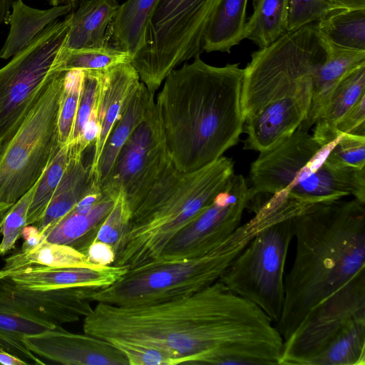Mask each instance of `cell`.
I'll return each mask as SVG.
<instances>
[{"mask_svg":"<svg viewBox=\"0 0 365 365\" xmlns=\"http://www.w3.org/2000/svg\"><path fill=\"white\" fill-rule=\"evenodd\" d=\"M84 333L158 349L176 365L279 364L284 339L256 304L219 280L190 295L137 306L97 302Z\"/></svg>","mask_w":365,"mask_h":365,"instance_id":"obj_1","label":"cell"},{"mask_svg":"<svg viewBox=\"0 0 365 365\" xmlns=\"http://www.w3.org/2000/svg\"><path fill=\"white\" fill-rule=\"evenodd\" d=\"M242 78L240 63L214 66L200 55L165 78L155 103L177 169L202 168L237 143L245 125Z\"/></svg>","mask_w":365,"mask_h":365,"instance_id":"obj_2","label":"cell"},{"mask_svg":"<svg viewBox=\"0 0 365 365\" xmlns=\"http://www.w3.org/2000/svg\"><path fill=\"white\" fill-rule=\"evenodd\" d=\"M293 223L295 255L276 324L284 341L310 310L365 271V202L313 203Z\"/></svg>","mask_w":365,"mask_h":365,"instance_id":"obj_3","label":"cell"},{"mask_svg":"<svg viewBox=\"0 0 365 365\" xmlns=\"http://www.w3.org/2000/svg\"><path fill=\"white\" fill-rule=\"evenodd\" d=\"M234 164L222 155L190 172L173 167L131 211L112 265L129 269L158 260L171 239L225 188Z\"/></svg>","mask_w":365,"mask_h":365,"instance_id":"obj_4","label":"cell"},{"mask_svg":"<svg viewBox=\"0 0 365 365\" xmlns=\"http://www.w3.org/2000/svg\"><path fill=\"white\" fill-rule=\"evenodd\" d=\"M271 223L266 212L257 210L250 220L206 255L180 260H155L129 268L113 284L93 289L91 301L128 307L194 294L217 281L253 237Z\"/></svg>","mask_w":365,"mask_h":365,"instance_id":"obj_5","label":"cell"},{"mask_svg":"<svg viewBox=\"0 0 365 365\" xmlns=\"http://www.w3.org/2000/svg\"><path fill=\"white\" fill-rule=\"evenodd\" d=\"M334 140L322 145L299 126L288 138L259 153L250 170L255 195L284 192L311 202L352 195L365 202V168L340 170L326 162Z\"/></svg>","mask_w":365,"mask_h":365,"instance_id":"obj_6","label":"cell"},{"mask_svg":"<svg viewBox=\"0 0 365 365\" xmlns=\"http://www.w3.org/2000/svg\"><path fill=\"white\" fill-rule=\"evenodd\" d=\"M327 54L316 22L287 31L254 51L243 68L241 107L245 121L267 104L312 86Z\"/></svg>","mask_w":365,"mask_h":365,"instance_id":"obj_7","label":"cell"},{"mask_svg":"<svg viewBox=\"0 0 365 365\" xmlns=\"http://www.w3.org/2000/svg\"><path fill=\"white\" fill-rule=\"evenodd\" d=\"M221 1H158L145 44L131 62L150 93L155 95L173 70L200 55L204 34Z\"/></svg>","mask_w":365,"mask_h":365,"instance_id":"obj_8","label":"cell"},{"mask_svg":"<svg viewBox=\"0 0 365 365\" xmlns=\"http://www.w3.org/2000/svg\"><path fill=\"white\" fill-rule=\"evenodd\" d=\"M66 71L56 70L0 153V202L15 203L43 174L60 148L58 107Z\"/></svg>","mask_w":365,"mask_h":365,"instance_id":"obj_9","label":"cell"},{"mask_svg":"<svg viewBox=\"0 0 365 365\" xmlns=\"http://www.w3.org/2000/svg\"><path fill=\"white\" fill-rule=\"evenodd\" d=\"M294 216L259 231L218 279L232 292L259 307L275 324L284 304L285 264L294 240Z\"/></svg>","mask_w":365,"mask_h":365,"instance_id":"obj_10","label":"cell"},{"mask_svg":"<svg viewBox=\"0 0 365 365\" xmlns=\"http://www.w3.org/2000/svg\"><path fill=\"white\" fill-rule=\"evenodd\" d=\"M71 12L48 24L21 51L0 68V153L37 101L56 69L64 47Z\"/></svg>","mask_w":365,"mask_h":365,"instance_id":"obj_11","label":"cell"},{"mask_svg":"<svg viewBox=\"0 0 365 365\" xmlns=\"http://www.w3.org/2000/svg\"><path fill=\"white\" fill-rule=\"evenodd\" d=\"M173 167L160 114L154 100L143 120L120 149L101 185V190L113 199L122 191L131 212Z\"/></svg>","mask_w":365,"mask_h":365,"instance_id":"obj_12","label":"cell"},{"mask_svg":"<svg viewBox=\"0 0 365 365\" xmlns=\"http://www.w3.org/2000/svg\"><path fill=\"white\" fill-rule=\"evenodd\" d=\"M365 322V271L309 312L284 341L279 365H312L338 337Z\"/></svg>","mask_w":365,"mask_h":365,"instance_id":"obj_13","label":"cell"},{"mask_svg":"<svg viewBox=\"0 0 365 365\" xmlns=\"http://www.w3.org/2000/svg\"><path fill=\"white\" fill-rule=\"evenodd\" d=\"M255 196L244 176L234 173L212 202L171 239L159 259L180 260L210 252L242 225L243 212Z\"/></svg>","mask_w":365,"mask_h":365,"instance_id":"obj_14","label":"cell"},{"mask_svg":"<svg viewBox=\"0 0 365 365\" xmlns=\"http://www.w3.org/2000/svg\"><path fill=\"white\" fill-rule=\"evenodd\" d=\"M93 289H28L1 278L0 301L22 314L56 326L77 322L90 314Z\"/></svg>","mask_w":365,"mask_h":365,"instance_id":"obj_15","label":"cell"},{"mask_svg":"<svg viewBox=\"0 0 365 365\" xmlns=\"http://www.w3.org/2000/svg\"><path fill=\"white\" fill-rule=\"evenodd\" d=\"M36 355L65 365H129L110 342L88 334H76L61 325L24 339Z\"/></svg>","mask_w":365,"mask_h":365,"instance_id":"obj_16","label":"cell"},{"mask_svg":"<svg viewBox=\"0 0 365 365\" xmlns=\"http://www.w3.org/2000/svg\"><path fill=\"white\" fill-rule=\"evenodd\" d=\"M312 86L273 101L245 121L247 137L243 148L259 153L270 150L288 138L307 118Z\"/></svg>","mask_w":365,"mask_h":365,"instance_id":"obj_17","label":"cell"},{"mask_svg":"<svg viewBox=\"0 0 365 365\" xmlns=\"http://www.w3.org/2000/svg\"><path fill=\"white\" fill-rule=\"evenodd\" d=\"M128 268L113 265L54 267L29 264L0 269V279L7 278L24 288L47 289L66 287L103 288L119 280Z\"/></svg>","mask_w":365,"mask_h":365,"instance_id":"obj_18","label":"cell"},{"mask_svg":"<svg viewBox=\"0 0 365 365\" xmlns=\"http://www.w3.org/2000/svg\"><path fill=\"white\" fill-rule=\"evenodd\" d=\"M140 83L137 71L129 63L105 69L101 73L96 102L98 133L90 163L91 173L96 180L98 163L109 134Z\"/></svg>","mask_w":365,"mask_h":365,"instance_id":"obj_19","label":"cell"},{"mask_svg":"<svg viewBox=\"0 0 365 365\" xmlns=\"http://www.w3.org/2000/svg\"><path fill=\"white\" fill-rule=\"evenodd\" d=\"M327 58L312 81L309 109L299 127L309 130L318 120L344 76L354 68L365 62V51L339 48L324 41Z\"/></svg>","mask_w":365,"mask_h":365,"instance_id":"obj_20","label":"cell"},{"mask_svg":"<svg viewBox=\"0 0 365 365\" xmlns=\"http://www.w3.org/2000/svg\"><path fill=\"white\" fill-rule=\"evenodd\" d=\"M71 152V151H70ZM83 155H73L41 219L35 225L42 235L91 190L101 187Z\"/></svg>","mask_w":365,"mask_h":365,"instance_id":"obj_21","label":"cell"},{"mask_svg":"<svg viewBox=\"0 0 365 365\" xmlns=\"http://www.w3.org/2000/svg\"><path fill=\"white\" fill-rule=\"evenodd\" d=\"M71 12L65 48H102L108 46L107 31L120 4L117 0H82Z\"/></svg>","mask_w":365,"mask_h":365,"instance_id":"obj_22","label":"cell"},{"mask_svg":"<svg viewBox=\"0 0 365 365\" xmlns=\"http://www.w3.org/2000/svg\"><path fill=\"white\" fill-rule=\"evenodd\" d=\"M113 202V198L104 195L88 212L73 208L42 235L41 240L68 245L85 255Z\"/></svg>","mask_w":365,"mask_h":365,"instance_id":"obj_23","label":"cell"},{"mask_svg":"<svg viewBox=\"0 0 365 365\" xmlns=\"http://www.w3.org/2000/svg\"><path fill=\"white\" fill-rule=\"evenodd\" d=\"M6 24L10 25L7 38L0 50V58L8 59L25 48L48 24L58 17L68 14V5L54 6L48 9H37L22 0H14Z\"/></svg>","mask_w":365,"mask_h":365,"instance_id":"obj_24","label":"cell"},{"mask_svg":"<svg viewBox=\"0 0 365 365\" xmlns=\"http://www.w3.org/2000/svg\"><path fill=\"white\" fill-rule=\"evenodd\" d=\"M158 1L126 0L120 4L108 29V46L133 58L145 44L148 25Z\"/></svg>","mask_w":365,"mask_h":365,"instance_id":"obj_25","label":"cell"},{"mask_svg":"<svg viewBox=\"0 0 365 365\" xmlns=\"http://www.w3.org/2000/svg\"><path fill=\"white\" fill-rule=\"evenodd\" d=\"M365 93V62L348 72L334 89L324 111L316 121L312 135L321 145L337 136L336 125L346 112Z\"/></svg>","mask_w":365,"mask_h":365,"instance_id":"obj_26","label":"cell"},{"mask_svg":"<svg viewBox=\"0 0 365 365\" xmlns=\"http://www.w3.org/2000/svg\"><path fill=\"white\" fill-rule=\"evenodd\" d=\"M154 96L140 81L105 144L97 168V180L100 186L111 170L123 145L143 120L151 103L154 101Z\"/></svg>","mask_w":365,"mask_h":365,"instance_id":"obj_27","label":"cell"},{"mask_svg":"<svg viewBox=\"0 0 365 365\" xmlns=\"http://www.w3.org/2000/svg\"><path fill=\"white\" fill-rule=\"evenodd\" d=\"M247 0H222L204 34L202 49L230 52L244 39Z\"/></svg>","mask_w":365,"mask_h":365,"instance_id":"obj_28","label":"cell"},{"mask_svg":"<svg viewBox=\"0 0 365 365\" xmlns=\"http://www.w3.org/2000/svg\"><path fill=\"white\" fill-rule=\"evenodd\" d=\"M316 24L319 36L329 45L365 51V8H334Z\"/></svg>","mask_w":365,"mask_h":365,"instance_id":"obj_29","label":"cell"},{"mask_svg":"<svg viewBox=\"0 0 365 365\" xmlns=\"http://www.w3.org/2000/svg\"><path fill=\"white\" fill-rule=\"evenodd\" d=\"M55 325L27 317L0 301V349L29 364H45L25 345V337L43 333Z\"/></svg>","mask_w":365,"mask_h":365,"instance_id":"obj_30","label":"cell"},{"mask_svg":"<svg viewBox=\"0 0 365 365\" xmlns=\"http://www.w3.org/2000/svg\"><path fill=\"white\" fill-rule=\"evenodd\" d=\"M289 0H253V13L246 21L244 38L266 47L287 31Z\"/></svg>","mask_w":365,"mask_h":365,"instance_id":"obj_31","label":"cell"},{"mask_svg":"<svg viewBox=\"0 0 365 365\" xmlns=\"http://www.w3.org/2000/svg\"><path fill=\"white\" fill-rule=\"evenodd\" d=\"M34 264L54 267H93L86 256L72 247L41 240L34 248L19 249L5 259L1 269Z\"/></svg>","mask_w":365,"mask_h":365,"instance_id":"obj_32","label":"cell"},{"mask_svg":"<svg viewBox=\"0 0 365 365\" xmlns=\"http://www.w3.org/2000/svg\"><path fill=\"white\" fill-rule=\"evenodd\" d=\"M133 57L128 53L110 46L78 49L62 48L53 68L57 71H100L121 63H131Z\"/></svg>","mask_w":365,"mask_h":365,"instance_id":"obj_33","label":"cell"},{"mask_svg":"<svg viewBox=\"0 0 365 365\" xmlns=\"http://www.w3.org/2000/svg\"><path fill=\"white\" fill-rule=\"evenodd\" d=\"M70 158L68 145L61 147L38 179L28 210L26 225H36L43 217Z\"/></svg>","mask_w":365,"mask_h":365,"instance_id":"obj_34","label":"cell"},{"mask_svg":"<svg viewBox=\"0 0 365 365\" xmlns=\"http://www.w3.org/2000/svg\"><path fill=\"white\" fill-rule=\"evenodd\" d=\"M364 364L365 322H359L344 332L312 363V365Z\"/></svg>","mask_w":365,"mask_h":365,"instance_id":"obj_35","label":"cell"},{"mask_svg":"<svg viewBox=\"0 0 365 365\" xmlns=\"http://www.w3.org/2000/svg\"><path fill=\"white\" fill-rule=\"evenodd\" d=\"M84 72L66 71L58 107V143L60 148L69 143L80 101Z\"/></svg>","mask_w":365,"mask_h":365,"instance_id":"obj_36","label":"cell"},{"mask_svg":"<svg viewBox=\"0 0 365 365\" xmlns=\"http://www.w3.org/2000/svg\"><path fill=\"white\" fill-rule=\"evenodd\" d=\"M326 162L345 170L365 168V136L343 133L338 135L329 151Z\"/></svg>","mask_w":365,"mask_h":365,"instance_id":"obj_37","label":"cell"},{"mask_svg":"<svg viewBox=\"0 0 365 365\" xmlns=\"http://www.w3.org/2000/svg\"><path fill=\"white\" fill-rule=\"evenodd\" d=\"M131 212L124 193L114 198L113 207L101 223L94 240L113 247L116 253L130 225Z\"/></svg>","mask_w":365,"mask_h":365,"instance_id":"obj_38","label":"cell"},{"mask_svg":"<svg viewBox=\"0 0 365 365\" xmlns=\"http://www.w3.org/2000/svg\"><path fill=\"white\" fill-rule=\"evenodd\" d=\"M38 180L12 205L3 221L1 227L2 238L0 242V257L5 255L15 247L24 228L26 226L28 210Z\"/></svg>","mask_w":365,"mask_h":365,"instance_id":"obj_39","label":"cell"},{"mask_svg":"<svg viewBox=\"0 0 365 365\" xmlns=\"http://www.w3.org/2000/svg\"><path fill=\"white\" fill-rule=\"evenodd\" d=\"M103 71H83L84 76L80 101L72 134L68 145L77 144L83 136L86 125L96 106Z\"/></svg>","mask_w":365,"mask_h":365,"instance_id":"obj_40","label":"cell"},{"mask_svg":"<svg viewBox=\"0 0 365 365\" xmlns=\"http://www.w3.org/2000/svg\"><path fill=\"white\" fill-rule=\"evenodd\" d=\"M332 9L326 0H289L287 31L317 22Z\"/></svg>","mask_w":365,"mask_h":365,"instance_id":"obj_41","label":"cell"},{"mask_svg":"<svg viewBox=\"0 0 365 365\" xmlns=\"http://www.w3.org/2000/svg\"><path fill=\"white\" fill-rule=\"evenodd\" d=\"M110 343L125 355L129 365H176L173 358L154 347L122 340Z\"/></svg>","mask_w":365,"mask_h":365,"instance_id":"obj_42","label":"cell"},{"mask_svg":"<svg viewBox=\"0 0 365 365\" xmlns=\"http://www.w3.org/2000/svg\"><path fill=\"white\" fill-rule=\"evenodd\" d=\"M336 131L338 135L348 133L365 136V93L338 121Z\"/></svg>","mask_w":365,"mask_h":365,"instance_id":"obj_43","label":"cell"},{"mask_svg":"<svg viewBox=\"0 0 365 365\" xmlns=\"http://www.w3.org/2000/svg\"><path fill=\"white\" fill-rule=\"evenodd\" d=\"M85 255L91 264L101 266L112 265L115 258L113 247L98 240H93Z\"/></svg>","mask_w":365,"mask_h":365,"instance_id":"obj_44","label":"cell"},{"mask_svg":"<svg viewBox=\"0 0 365 365\" xmlns=\"http://www.w3.org/2000/svg\"><path fill=\"white\" fill-rule=\"evenodd\" d=\"M21 237H23L24 242L21 250H28L36 247L42 240V235L39 233L35 225H29L24 228Z\"/></svg>","mask_w":365,"mask_h":365,"instance_id":"obj_45","label":"cell"},{"mask_svg":"<svg viewBox=\"0 0 365 365\" xmlns=\"http://www.w3.org/2000/svg\"><path fill=\"white\" fill-rule=\"evenodd\" d=\"M333 8H365V0H326Z\"/></svg>","mask_w":365,"mask_h":365,"instance_id":"obj_46","label":"cell"},{"mask_svg":"<svg viewBox=\"0 0 365 365\" xmlns=\"http://www.w3.org/2000/svg\"><path fill=\"white\" fill-rule=\"evenodd\" d=\"M23 359L0 349V365H27Z\"/></svg>","mask_w":365,"mask_h":365,"instance_id":"obj_47","label":"cell"},{"mask_svg":"<svg viewBox=\"0 0 365 365\" xmlns=\"http://www.w3.org/2000/svg\"><path fill=\"white\" fill-rule=\"evenodd\" d=\"M14 0H0V24L6 22Z\"/></svg>","mask_w":365,"mask_h":365,"instance_id":"obj_48","label":"cell"},{"mask_svg":"<svg viewBox=\"0 0 365 365\" xmlns=\"http://www.w3.org/2000/svg\"><path fill=\"white\" fill-rule=\"evenodd\" d=\"M14 204L0 202V232L3 221Z\"/></svg>","mask_w":365,"mask_h":365,"instance_id":"obj_49","label":"cell"},{"mask_svg":"<svg viewBox=\"0 0 365 365\" xmlns=\"http://www.w3.org/2000/svg\"><path fill=\"white\" fill-rule=\"evenodd\" d=\"M82 0H58L59 4L68 5L74 9Z\"/></svg>","mask_w":365,"mask_h":365,"instance_id":"obj_50","label":"cell"},{"mask_svg":"<svg viewBox=\"0 0 365 365\" xmlns=\"http://www.w3.org/2000/svg\"><path fill=\"white\" fill-rule=\"evenodd\" d=\"M47 1L49 3V4H51L53 6L61 5V4H59L58 0H47Z\"/></svg>","mask_w":365,"mask_h":365,"instance_id":"obj_51","label":"cell"},{"mask_svg":"<svg viewBox=\"0 0 365 365\" xmlns=\"http://www.w3.org/2000/svg\"><path fill=\"white\" fill-rule=\"evenodd\" d=\"M0 235H1V232H0Z\"/></svg>","mask_w":365,"mask_h":365,"instance_id":"obj_52","label":"cell"}]
</instances>
